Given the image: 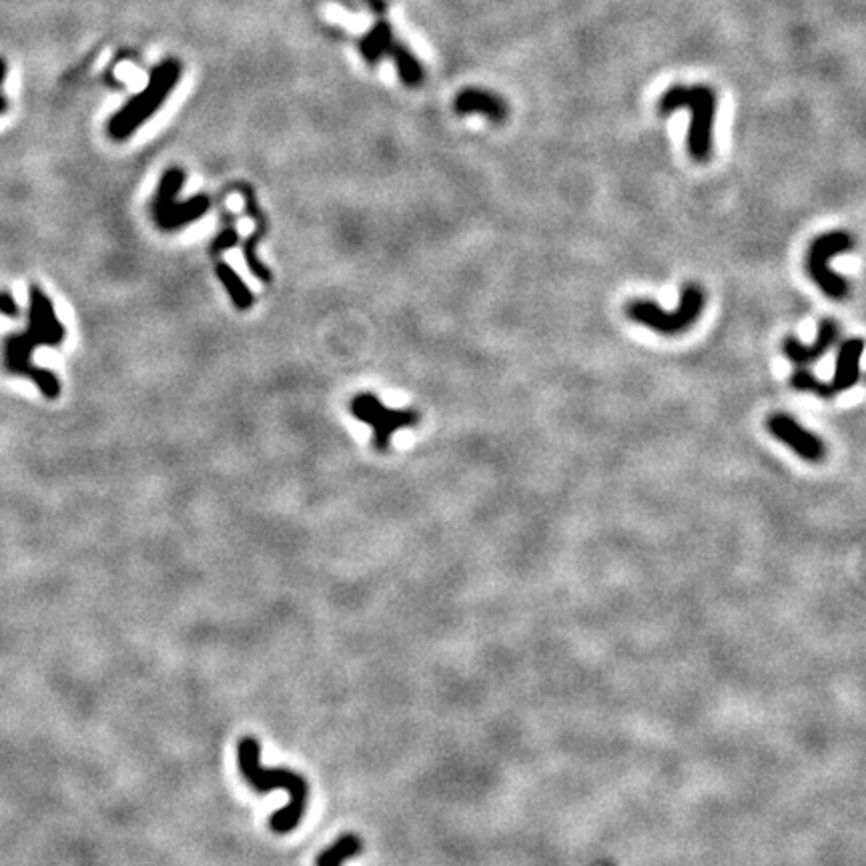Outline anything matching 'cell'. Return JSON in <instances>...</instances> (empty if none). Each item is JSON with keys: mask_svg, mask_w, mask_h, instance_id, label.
<instances>
[{"mask_svg": "<svg viewBox=\"0 0 866 866\" xmlns=\"http://www.w3.org/2000/svg\"><path fill=\"white\" fill-rule=\"evenodd\" d=\"M349 413L373 429V448L379 454L389 452L393 433L405 427H413L421 421L419 413L413 409H391L381 403L373 393H359L349 401Z\"/></svg>", "mask_w": 866, "mask_h": 866, "instance_id": "ba28073f", "label": "cell"}, {"mask_svg": "<svg viewBox=\"0 0 866 866\" xmlns=\"http://www.w3.org/2000/svg\"><path fill=\"white\" fill-rule=\"evenodd\" d=\"M215 273H217V279L221 281V285L225 287L229 299L233 301V305H235L239 311H247V309L253 307V303H255V295L251 293V289L247 287V283L241 279V275H239V273H237L229 263H225V261H217V265H215Z\"/></svg>", "mask_w": 866, "mask_h": 866, "instance_id": "9a60e30c", "label": "cell"}, {"mask_svg": "<svg viewBox=\"0 0 866 866\" xmlns=\"http://www.w3.org/2000/svg\"><path fill=\"white\" fill-rule=\"evenodd\" d=\"M221 219H223V227H221V231L215 235V239L209 245V255L215 257V259L221 257L225 251L237 247L239 241H241L239 239V231L235 227V217L229 211H223Z\"/></svg>", "mask_w": 866, "mask_h": 866, "instance_id": "ac0fdd59", "label": "cell"}, {"mask_svg": "<svg viewBox=\"0 0 866 866\" xmlns=\"http://www.w3.org/2000/svg\"><path fill=\"white\" fill-rule=\"evenodd\" d=\"M454 109L460 115H484L492 123H504L508 119V105L504 99L482 89H466L456 97Z\"/></svg>", "mask_w": 866, "mask_h": 866, "instance_id": "4fadbf2b", "label": "cell"}, {"mask_svg": "<svg viewBox=\"0 0 866 866\" xmlns=\"http://www.w3.org/2000/svg\"><path fill=\"white\" fill-rule=\"evenodd\" d=\"M766 429L774 440L788 446L798 458L810 464H818L826 458V446L824 442L814 436L812 431L802 427L792 415L788 413H772L766 417Z\"/></svg>", "mask_w": 866, "mask_h": 866, "instance_id": "30bf717a", "label": "cell"}, {"mask_svg": "<svg viewBox=\"0 0 866 866\" xmlns=\"http://www.w3.org/2000/svg\"><path fill=\"white\" fill-rule=\"evenodd\" d=\"M361 850H363L361 838L357 834L347 832V834L339 836L329 848H325L317 856L315 866H343L345 860H349L353 856H359Z\"/></svg>", "mask_w": 866, "mask_h": 866, "instance_id": "2e32d148", "label": "cell"}, {"mask_svg": "<svg viewBox=\"0 0 866 866\" xmlns=\"http://www.w3.org/2000/svg\"><path fill=\"white\" fill-rule=\"evenodd\" d=\"M852 237L846 231H830L816 237L810 243L806 255V269L816 287L830 299H844L848 295V283L836 271L830 269V259L848 251Z\"/></svg>", "mask_w": 866, "mask_h": 866, "instance_id": "9c48e42d", "label": "cell"}, {"mask_svg": "<svg viewBox=\"0 0 866 866\" xmlns=\"http://www.w3.org/2000/svg\"><path fill=\"white\" fill-rule=\"evenodd\" d=\"M187 181V175L179 167H171L163 173L153 203H151V215L155 225L165 231L173 233L179 229H185L187 225L203 219L211 209L209 195H195L187 201H179V193Z\"/></svg>", "mask_w": 866, "mask_h": 866, "instance_id": "5b68a950", "label": "cell"}, {"mask_svg": "<svg viewBox=\"0 0 866 866\" xmlns=\"http://www.w3.org/2000/svg\"><path fill=\"white\" fill-rule=\"evenodd\" d=\"M838 339V325L834 319L826 317L818 323L816 339L810 345H804L798 337L788 335L782 341V353L788 361H792L796 367H806L814 361H818Z\"/></svg>", "mask_w": 866, "mask_h": 866, "instance_id": "7c38bea8", "label": "cell"}, {"mask_svg": "<svg viewBox=\"0 0 866 866\" xmlns=\"http://www.w3.org/2000/svg\"><path fill=\"white\" fill-rule=\"evenodd\" d=\"M389 57L393 59L395 69H397V75H399V79H401V83H403L405 87H409V89H417V87L423 85V79H425L423 67H421V63L415 59V55H413L411 51H407L403 45L395 43V45L391 47V51H389Z\"/></svg>", "mask_w": 866, "mask_h": 866, "instance_id": "e0dca14e", "label": "cell"}, {"mask_svg": "<svg viewBox=\"0 0 866 866\" xmlns=\"http://www.w3.org/2000/svg\"><path fill=\"white\" fill-rule=\"evenodd\" d=\"M237 762L243 778L253 790L265 794L283 788L289 794V804L271 816L269 826L279 834L295 830L299 820L303 818V812L307 808V798H309V786L305 778L287 768H263L261 744L253 736H245L239 740Z\"/></svg>", "mask_w": 866, "mask_h": 866, "instance_id": "7a4b0ae2", "label": "cell"}, {"mask_svg": "<svg viewBox=\"0 0 866 866\" xmlns=\"http://www.w3.org/2000/svg\"><path fill=\"white\" fill-rule=\"evenodd\" d=\"M0 313L7 315V317H19L21 315L17 301L9 291H0Z\"/></svg>", "mask_w": 866, "mask_h": 866, "instance_id": "d6986e66", "label": "cell"}, {"mask_svg": "<svg viewBox=\"0 0 866 866\" xmlns=\"http://www.w3.org/2000/svg\"><path fill=\"white\" fill-rule=\"evenodd\" d=\"M862 353H864V341L860 337L846 339L840 345V349H838L836 369H834V377L830 381H820L808 369L798 367L790 375V385L796 391L812 393V395H818L822 399L836 397L838 393H842L846 389H852L858 383Z\"/></svg>", "mask_w": 866, "mask_h": 866, "instance_id": "52a82bcc", "label": "cell"}, {"mask_svg": "<svg viewBox=\"0 0 866 866\" xmlns=\"http://www.w3.org/2000/svg\"><path fill=\"white\" fill-rule=\"evenodd\" d=\"M395 45L393 29L387 21H377L361 39V55L369 65H377L385 55H389L391 47Z\"/></svg>", "mask_w": 866, "mask_h": 866, "instance_id": "5bb4252c", "label": "cell"}, {"mask_svg": "<svg viewBox=\"0 0 866 866\" xmlns=\"http://www.w3.org/2000/svg\"><path fill=\"white\" fill-rule=\"evenodd\" d=\"M690 111V131H688V153L694 161L706 163L712 155V127L716 117V95L708 87H672L668 89L660 103L658 111L662 115H670L678 109Z\"/></svg>", "mask_w": 866, "mask_h": 866, "instance_id": "277c9868", "label": "cell"}, {"mask_svg": "<svg viewBox=\"0 0 866 866\" xmlns=\"http://www.w3.org/2000/svg\"><path fill=\"white\" fill-rule=\"evenodd\" d=\"M704 305H706L704 289L698 283H686L682 287L680 303L674 311H666L650 299H632L630 303H626L624 311L632 321L660 335H680L698 321V317L704 311Z\"/></svg>", "mask_w": 866, "mask_h": 866, "instance_id": "8992f818", "label": "cell"}, {"mask_svg": "<svg viewBox=\"0 0 866 866\" xmlns=\"http://www.w3.org/2000/svg\"><path fill=\"white\" fill-rule=\"evenodd\" d=\"M365 3L371 7V11H375L379 15L385 13V3H383V0H365Z\"/></svg>", "mask_w": 866, "mask_h": 866, "instance_id": "ffe728a7", "label": "cell"}, {"mask_svg": "<svg viewBox=\"0 0 866 866\" xmlns=\"http://www.w3.org/2000/svg\"><path fill=\"white\" fill-rule=\"evenodd\" d=\"M7 111H9V101H7V97L0 95V115H5Z\"/></svg>", "mask_w": 866, "mask_h": 866, "instance_id": "7402d4cb", "label": "cell"}, {"mask_svg": "<svg viewBox=\"0 0 866 866\" xmlns=\"http://www.w3.org/2000/svg\"><path fill=\"white\" fill-rule=\"evenodd\" d=\"M7 73H9L7 61H5V59H0V87H3V83H5V79H7Z\"/></svg>", "mask_w": 866, "mask_h": 866, "instance_id": "44dd1931", "label": "cell"}, {"mask_svg": "<svg viewBox=\"0 0 866 866\" xmlns=\"http://www.w3.org/2000/svg\"><path fill=\"white\" fill-rule=\"evenodd\" d=\"M67 339V327L61 323L53 299L39 287L29 289V323L21 333H9L3 341V363L13 375L35 381L47 399L61 395V381L51 369L33 361L37 347H61Z\"/></svg>", "mask_w": 866, "mask_h": 866, "instance_id": "6da1fadb", "label": "cell"}, {"mask_svg": "<svg viewBox=\"0 0 866 866\" xmlns=\"http://www.w3.org/2000/svg\"><path fill=\"white\" fill-rule=\"evenodd\" d=\"M237 189H239V195L243 197L247 215L253 219V225H255L253 233L241 243V251H243V257H245V263H247V267H249V271H251L253 277H257L263 283H271L273 281V273L269 271V267L257 255V247H259L261 239L269 233V219H267L265 211L261 209V205L257 201V193L249 185H239Z\"/></svg>", "mask_w": 866, "mask_h": 866, "instance_id": "8fae6325", "label": "cell"}, {"mask_svg": "<svg viewBox=\"0 0 866 866\" xmlns=\"http://www.w3.org/2000/svg\"><path fill=\"white\" fill-rule=\"evenodd\" d=\"M183 65L177 59H167L157 65L149 77V83L131 101H127L107 123V133L115 141H127L141 125H145L169 99L173 89L179 85Z\"/></svg>", "mask_w": 866, "mask_h": 866, "instance_id": "3957f363", "label": "cell"}]
</instances>
